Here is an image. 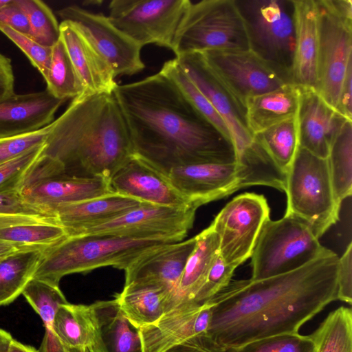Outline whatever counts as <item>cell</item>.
<instances>
[{
  "label": "cell",
  "mask_w": 352,
  "mask_h": 352,
  "mask_svg": "<svg viewBox=\"0 0 352 352\" xmlns=\"http://www.w3.org/2000/svg\"><path fill=\"white\" fill-rule=\"evenodd\" d=\"M339 257L328 252L304 266L270 278L231 281L214 296L208 329L217 352L272 336L298 333L338 300Z\"/></svg>",
  "instance_id": "cell-1"
},
{
  "label": "cell",
  "mask_w": 352,
  "mask_h": 352,
  "mask_svg": "<svg viewBox=\"0 0 352 352\" xmlns=\"http://www.w3.org/2000/svg\"><path fill=\"white\" fill-rule=\"evenodd\" d=\"M113 93L127 125L134 156L166 175L181 166L236 163L232 142L162 72L117 85Z\"/></svg>",
  "instance_id": "cell-2"
},
{
  "label": "cell",
  "mask_w": 352,
  "mask_h": 352,
  "mask_svg": "<svg viewBox=\"0 0 352 352\" xmlns=\"http://www.w3.org/2000/svg\"><path fill=\"white\" fill-rule=\"evenodd\" d=\"M43 155L59 161L66 174L111 177L134 155L129 132L113 93L72 100L53 122Z\"/></svg>",
  "instance_id": "cell-3"
},
{
  "label": "cell",
  "mask_w": 352,
  "mask_h": 352,
  "mask_svg": "<svg viewBox=\"0 0 352 352\" xmlns=\"http://www.w3.org/2000/svg\"><path fill=\"white\" fill-rule=\"evenodd\" d=\"M162 238H133L111 234L68 235L48 248L33 276L59 285L65 276L111 266L125 270L151 249L175 243Z\"/></svg>",
  "instance_id": "cell-4"
},
{
  "label": "cell",
  "mask_w": 352,
  "mask_h": 352,
  "mask_svg": "<svg viewBox=\"0 0 352 352\" xmlns=\"http://www.w3.org/2000/svg\"><path fill=\"white\" fill-rule=\"evenodd\" d=\"M249 50L293 83L295 29L293 0H234Z\"/></svg>",
  "instance_id": "cell-5"
},
{
  "label": "cell",
  "mask_w": 352,
  "mask_h": 352,
  "mask_svg": "<svg viewBox=\"0 0 352 352\" xmlns=\"http://www.w3.org/2000/svg\"><path fill=\"white\" fill-rule=\"evenodd\" d=\"M285 215L306 223L319 239L339 220L341 204L336 199L327 158L299 146L287 172Z\"/></svg>",
  "instance_id": "cell-6"
},
{
  "label": "cell",
  "mask_w": 352,
  "mask_h": 352,
  "mask_svg": "<svg viewBox=\"0 0 352 352\" xmlns=\"http://www.w3.org/2000/svg\"><path fill=\"white\" fill-rule=\"evenodd\" d=\"M316 2L318 50L314 89L338 111L344 79L352 69V1Z\"/></svg>",
  "instance_id": "cell-7"
},
{
  "label": "cell",
  "mask_w": 352,
  "mask_h": 352,
  "mask_svg": "<svg viewBox=\"0 0 352 352\" xmlns=\"http://www.w3.org/2000/svg\"><path fill=\"white\" fill-rule=\"evenodd\" d=\"M210 50H249L234 0L190 1L183 16L172 48L175 57Z\"/></svg>",
  "instance_id": "cell-8"
},
{
  "label": "cell",
  "mask_w": 352,
  "mask_h": 352,
  "mask_svg": "<svg viewBox=\"0 0 352 352\" xmlns=\"http://www.w3.org/2000/svg\"><path fill=\"white\" fill-rule=\"evenodd\" d=\"M328 250L300 219L288 215L276 221L269 219L262 228L250 257V279L256 280L288 273Z\"/></svg>",
  "instance_id": "cell-9"
},
{
  "label": "cell",
  "mask_w": 352,
  "mask_h": 352,
  "mask_svg": "<svg viewBox=\"0 0 352 352\" xmlns=\"http://www.w3.org/2000/svg\"><path fill=\"white\" fill-rule=\"evenodd\" d=\"M213 304L180 303L138 331L142 352H217L208 334Z\"/></svg>",
  "instance_id": "cell-10"
},
{
  "label": "cell",
  "mask_w": 352,
  "mask_h": 352,
  "mask_svg": "<svg viewBox=\"0 0 352 352\" xmlns=\"http://www.w3.org/2000/svg\"><path fill=\"white\" fill-rule=\"evenodd\" d=\"M190 0H113L111 23L142 47L156 45L172 50Z\"/></svg>",
  "instance_id": "cell-11"
},
{
  "label": "cell",
  "mask_w": 352,
  "mask_h": 352,
  "mask_svg": "<svg viewBox=\"0 0 352 352\" xmlns=\"http://www.w3.org/2000/svg\"><path fill=\"white\" fill-rule=\"evenodd\" d=\"M270 208L263 195L245 192L234 197L210 226L219 241V254L236 268L251 257L258 236L270 219Z\"/></svg>",
  "instance_id": "cell-12"
},
{
  "label": "cell",
  "mask_w": 352,
  "mask_h": 352,
  "mask_svg": "<svg viewBox=\"0 0 352 352\" xmlns=\"http://www.w3.org/2000/svg\"><path fill=\"white\" fill-rule=\"evenodd\" d=\"M197 208L144 203L102 224L72 234H111L133 238H162L181 241L192 228Z\"/></svg>",
  "instance_id": "cell-13"
},
{
  "label": "cell",
  "mask_w": 352,
  "mask_h": 352,
  "mask_svg": "<svg viewBox=\"0 0 352 352\" xmlns=\"http://www.w3.org/2000/svg\"><path fill=\"white\" fill-rule=\"evenodd\" d=\"M201 54L212 72L245 112V102L250 98L287 84L250 50H210Z\"/></svg>",
  "instance_id": "cell-14"
},
{
  "label": "cell",
  "mask_w": 352,
  "mask_h": 352,
  "mask_svg": "<svg viewBox=\"0 0 352 352\" xmlns=\"http://www.w3.org/2000/svg\"><path fill=\"white\" fill-rule=\"evenodd\" d=\"M62 21L76 24L107 63L116 77L133 75L145 67L142 47L116 28L108 16L93 13L77 6L57 12Z\"/></svg>",
  "instance_id": "cell-15"
},
{
  "label": "cell",
  "mask_w": 352,
  "mask_h": 352,
  "mask_svg": "<svg viewBox=\"0 0 352 352\" xmlns=\"http://www.w3.org/2000/svg\"><path fill=\"white\" fill-rule=\"evenodd\" d=\"M188 78L209 101L228 129L236 156L254 140L245 119V112L212 72L201 53H189L175 57Z\"/></svg>",
  "instance_id": "cell-16"
},
{
  "label": "cell",
  "mask_w": 352,
  "mask_h": 352,
  "mask_svg": "<svg viewBox=\"0 0 352 352\" xmlns=\"http://www.w3.org/2000/svg\"><path fill=\"white\" fill-rule=\"evenodd\" d=\"M195 244V236L186 241L162 244L146 252L124 270V285L160 286L172 296L175 307L179 298V282Z\"/></svg>",
  "instance_id": "cell-17"
},
{
  "label": "cell",
  "mask_w": 352,
  "mask_h": 352,
  "mask_svg": "<svg viewBox=\"0 0 352 352\" xmlns=\"http://www.w3.org/2000/svg\"><path fill=\"white\" fill-rule=\"evenodd\" d=\"M167 177L197 208L241 188L236 163L181 166L172 168Z\"/></svg>",
  "instance_id": "cell-18"
},
{
  "label": "cell",
  "mask_w": 352,
  "mask_h": 352,
  "mask_svg": "<svg viewBox=\"0 0 352 352\" xmlns=\"http://www.w3.org/2000/svg\"><path fill=\"white\" fill-rule=\"evenodd\" d=\"M109 184L113 192L144 203L195 208L173 186L167 175L134 155L111 177Z\"/></svg>",
  "instance_id": "cell-19"
},
{
  "label": "cell",
  "mask_w": 352,
  "mask_h": 352,
  "mask_svg": "<svg viewBox=\"0 0 352 352\" xmlns=\"http://www.w3.org/2000/svg\"><path fill=\"white\" fill-rule=\"evenodd\" d=\"M29 203L52 211L56 206L78 202L113 192L109 180L94 176L58 173L23 181L19 190Z\"/></svg>",
  "instance_id": "cell-20"
},
{
  "label": "cell",
  "mask_w": 352,
  "mask_h": 352,
  "mask_svg": "<svg viewBox=\"0 0 352 352\" xmlns=\"http://www.w3.org/2000/svg\"><path fill=\"white\" fill-rule=\"evenodd\" d=\"M346 120L314 89L300 87L298 111L300 148L317 157L327 158L333 140Z\"/></svg>",
  "instance_id": "cell-21"
},
{
  "label": "cell",
  "mask_w": 352,
  "mask_h": 352,
  "mask_svg": "<svg viewBox=\"0 0 352 352\" xmlns=\"http://www.w3.org/2000/svg\"><path fill=\"white\" fill-rule=\"evenodd\" d=\"M43 91L0 98V137L14 136L40 130L54 122L65 102Z\"/></svg>",
  "instance_id": "cell-22"
},
{
  "label": "cell",
  "mask_w": 352,
  "mask_h": 352,
  "mask_svg": "<svg viewBox=\"0 0 352 352\" xmlns=\"http://www.w3.org/2000/svg\"><path fill=\"white\" fill-rule=\"evenodd\" d=\"M101 302L60 305L54 320V329L68 349L86 352H109L102 331Z\"/></svg>",
  "instance_id": "cell-23"
},
{
  "label": "cell",
  "mask_w": 352,
  "mask_h": 352,
  "mask_svg": "<svg viewBox=\"0 0 352 352\" xmlns=\"http://www.w3.org/2000/svg\"><path fill=\"white\" fill-rule=\"evenodd\" d=\"M60 33L85 94L113 93L118 85L116 76L80 28L64 20L60 23Z\"/></svg>",
  "instance_id": "cell-24"
},
{
  "label": "cell",
  "mask_w": 352,
  "mask_h": 352,
  "mask_svg": "<svg viewBox=\"0 0 352 352\" xmlns=\"http://www.w3.org/2000/svg\"><path fill=\"white\" fill-rule=\"evenodd\" d=\"M144 203L133 197L111 193L60 204L52 211L58 225L64 228L69 235H72L112 220Z\"/></svg>",
  "instance_id": "cell-25"
},
{
  "label": "cell",
  "mask_w": 352,
  "mask_h": 352,
  "mask_svg": "<svg viewBox=\"0 0 352 352\" xmlns=\"http://www.w3.org/2000/svg\"><path fill=\"white\" fill-rule=\"evenodd\" d=\"M295 47L293 84L315 89L318 50L316 0H293Z\"/></svg>",
  "instance_id": "cell-26"
},
{
  "label": "cell",
  "mask_w": 352,
  "mask_h": 352,
  "mask_svg": "<svg viewBox=\"0 0 352 352\" xmlns=\"http://www.w3.org/2000/svg\"><path fill=\"white\" fill-rule=\"evenodd\" d=\"M115 297L116 306L135 330L155 324L174 307L170 294L153 285L126 284Z\"/></svg>",
  "instance_id": "cell-27"
},
{
  "label": "cell",
  "mask_w": 352,
  "mask_h": 352,
  "mask_svg": "<svg viewBox=\"0 0 352 352\" xmlns=\"http://www.w3.org/2000/svg\"><path fill=\"white\" fill-rule=\"evenodd\" d=\"M300 87L287 83L250 98L245 102L247 126L254 135L298 115Z\"/></svg>",
  "instance_id": "cell-28"
},
{
  "label": "cell",
  "mask_w": 352,
  "mask_h": 352,
  "mask_svg": "<svg viewBox=\"0 0 352 352\" xmlns=\"http://www.w3.org/2000/svg\"><path fill=\"white\" fill-rule=\"evenodd\" d=\"M68 235L54 217L0 214V243L21 248L51 247Z\"/></svg>",
  "instance_id": "cell-29"
},
{
  "label": "cell",
  "mask_w": 352,
  "mask_h": 352,
  "mask_svg": "<svg viewBox=\"0 0 352 352\" xmlns=\"http://www.w3.org/2000/svg\"><path fill=\"white\" fill-rule=\"evenodd\" d=\"M195 237V246L187 259L179 282L176 305L193 302L219 253V237L210 225Z\"/></svg>",
  "instance_id": "cell-30"
},
{
  "label": "cell",
  "mask_w": 352,
  "mask_h": 352,
  "mask_svg": "<svg viewBox=\"0 0 352 352\" xmlns=\"http://www.w3.org/2000/svg\"><path fill=\"white\" fill-rule=\"evenodd\" d=\"M22 294L43 322L45 333L38 352H85L67 349L54 329V320L58 307L67 302L59 285L32 278Z\"/></svg>",
  "instance_id": "cell-31"
},
{
  "label": "cell",
  "mask_w": 352,
  "mask_h": 352,
  "mask_svg": "<svg viewBox=\"0 0 352 352\" xmlns=\"http://www.w3.org/2000/svg\"><path fill=\"white\" fill-rule=\"evenodd\" d=\"M48 248H23L0 259V306L12 302L22 294Z\"/></svg>",
  "instance_id": "cell-32"
},
{
  "label": "cell",
  "mask_w": 352,
  "mask_h": 352,
  "mask_svg": "<svg viewBox=\"0 0 352 352\" xmlns=\"http://www.w3.org/2000/svg\"><path fill=\"white\" fill-rule=\"evenodd\" d=\"M336 201L352 194V121L346 120L333 140L327 157Z\"/></svg>",
  "instance_id": "cell-33"
},
{
  "label": "cell",
  "mask_w": 352,
  "mask_h": 352,
  "mask_svg": "<svg viewBox=\"0 0 352 352\" xmlns=\"http://www.w3.org/2000/svg\"><path fill=\"white\" fill-rule=\"evenodd\" d=\"M254 138L287 174L299 148L298 115L254 135Z\"/></svg>",
  "instance_id": "cell-34"
},
{
  "label": "cell",
  "mask_w": 352,
  "mask_h": 352,
  "mask_svg": "<svg viewBox=\"0 0 352 352\" xmlns=\"http://www.w3.org/2000/svg\"><path fill=\"white\" fill-rule=\"evenodd\" d=\"M314 352H352V311L341 306L328 314L310 335Z\"/></svg>",
  "instance_id": "cell-35"
},
{
  "label": "cell",
  "mask_w": 352,
  "mask_h": 352,
  "mask_svg": "<svg viewBox=\"0 0 352 352\" xmlns=\"http://www.w3.org/2000/svg\"><path fill=\"white\" fill-rule=\"evenodd\" d=\"M45 80L46 89L58 99L67 100L85 94V87L60 38L52 47L50 67Z\"/></svg>",
  "instance_id": "cell-36"
},
{
  "label": "cell",
  "mask_w": 352,
  "mask_h": 352,
  "mask_svg": "<svg viewBox=\"0 0 352 352\" xmlns=\"http://www.w3.org/2000/svg\"><path fill=\"white\" fill-rule=\"evenodd\" d=\"M29 21L30 36L40 45L52 47L60 39V23L52 10L40 0H16Z\"/></svg>",
  "instance_id": "cell-37"
},
{
  "label": "cell",
  "mask_w": 352,
  "mask_h": 352,
  "mask_svg": "<svg viewBox=\"0 0 352 352\" xmlns=\"http://www.w3.org/2000/svg\"><path fill=\"white\" fill-rule=\"evenodd\" d=\"M179 87L195 108L218 131L230 139L227 126L209 102L182 70L175 58L165 62L160 70Z\"/></svg>",
  "instance_id": "cell-38"
},
{
  "label": "cell",
  "mask_w": 352,
  "mask_h": 352,
  "mask_svg": "<svg viewBox=\"0 0 352 352\" xmlns=\"http://www.w3.org/2000/svg\"><path fill=\"white\" fill-rule=\"evenodd\" d=\"M114 301V300H113ZM102 302L100 310L102 318L103 336L108 338L109 352H142L140 337L114 302L113 314H103ZM134 329V328H133Z\"/></svg>",
  "instance_id": "cell-39"
},
{
  "label": "cell",
  "mask_w": 352,
  "mask_h": 352,
  "mask_svg": "<svg viewBox=\"0 0 352 352\" xmlns=\"http://www.w3.org/2000/svg\"><path fill=\"white\" fill-rule=\"evenodd\" d=\"M226 352H314L309 336L298 333H283L254 340Z\"/></svg>",
  "instance_id": "cell-40"
},
{
  "label": "cell",
  "mask_w": 352,
  "mask_h": 352,
  "mask_svg": "<svg viewBox=\"0 0 352 352\" xmlns=\"http://www.w3.org/2000/svg\"><path fill=\"white\" fill-rule=\"evenodd\" d=\"M45 143L0 164V191L19 190L27 173L42 155Z\"/></svg>",
  "instance_id": "cell-41"
},
{
  "label": "cell",
  "mask_w": 352,
  "mask_h": 352,
  "mask_svg": "<svg viewBox=\"0 0 352 352\" xmlns=\"http://www.w3.org/2000/svg\"><path fill=\"white\" fill-rule=\"evenodd\" d=\"M0 31L25 54L45 79L50 67L52 47L43 46L28 35L2 23H0Z\"/></svg>",
  "instance_id": "cell-42"
},
{
  "label": "cell",
  "mask_w": 352,
  "mask_h": 352,
  "mask_svg": "<svg viewBox=\"0 0 352 352\" xmlns=\"http://www.w3.org/2000/svg\"><path fill=\"white\" fill-rule=\"evenodd\" d=\"M234 270L235 268L228 265L219 253L193 302L202 305L210 300L230 284Z\"/></svg>",
  "instance_id": "cell-43"
},
{
  "label": "cell",
  "mask_w": 352,
  "mask_h": 352,
  "mask_svg": "<svg viewBox=\"0 0 352 352\" xmlns=\"http://www.w3.org/2000/svg\"><path fill=\"white\" fill-rule=\"evenodd\" d=\"M50 128V124L40 130L25 134L0 137V164L43 144L46 141Z\"/></svg>",
  "instance_id": "cell-44"
},
{
  "label": "cell",
  "mask_w": 352,
  "mask_h": 352,
  "mask_svg": "<svg viewBox=\"0 0 352 352\" xmlns=\"http://www.w3.org/2000/svg\"><path fill=\"white\" fill-rule=\"evenodd\" d=\"M0 214L55 218L51 211L28 202L19 190L0 191Z\"/></svg>",
  "instance_id": "cell-45"
},
{
  "label": "cell",
  "mask_w": 352,
  "mask_h": 352,
  "mask_svg": "<svg viewBox=\"0 0 352 352\" xmlns=\"http://www.w3.org/2000/svg\"><path fill=\"white\" fill-rule=\"evenodd\" d=\"M338 300L352 304V243L350 242L339 258L338 269Z\"/></svg>",
  "instance_id": "cell-46"
},
{
  "label": "cell",
  "mask_w": 352,
  "mask_h": 352,
  "mask_svg": "<svg viewBox=\"0 0 352 352\" xmlns=\"http://www.w3.org/2000/svg\"><path fill=\"white\" fill-rule=\"evenodd\" d=\"M0 23L28 35L29 21L24 10L18 5L16 0L12 1L0 10Z\"/></svg>",
  "instance_id": "cell-47"
},
{
  "label": "cell",
  "mask_w": 352,
  "mask_h": 352,
  "mask_svg": "<svg viewBox=\"0 0 352 352\" xmlns=\"http://www.w3.org/2000/svg\"><path fill=\"white\" fill-rule=\"evenodd\" d=\"M14 76L12 61L0 52V98L13 93Z\"/></svg>",
  "instance_id": "cell-48"
},
{
  "label": "cell",
  "mask_w": 352,
  "mask_h": 352,
  "mask_svg": "<svg viewBox=\"0 0 352 352\" xmlns=\"http://www.w3.org/2000/svg\"><path fill=\"white\" fill-rule=\"evenodd\" d=\"M7 352H38V351L32 346L23 344L12 339Z\"/></svg>",
  "instance_id": "cell-49"
},
{
  "label": "cell",
  "mask_w": 352,
  "mask_h": 352,
  "mask_svg": "<svg viewBox=\"0 0 352 352\" xmlns=\"http://www.w3.org/2000/svg\"><path fill=\"white\" fill-rule=\"evenodd\" d=\"M12 339V336L8 332L0 329V352H7Z\"/></svg>",
  "instance_id": "cell-50"
},
{
  "label": "cell",
  "mask_w": 352,
  "mask_h": 352,
  "mask_svg": "<svg viewBox=\"0 0 352 352\" xmlns=\"http://www.w3.org/2000/svg\"><path fill=\"white\" fill-rule=\"evenodd\" d=\"M23 249L21 248H18L16 246L0 243V259L5 258L6 256L11 254L12 253L20 250Z\"/></svg>",
  "instance_id": "cell-51"
},
{
  "label": "cell",
  "mask_w": 352,
  "mask_h": 352,
  "mask_svg": "<svg viewBox=\"0 0 352 352\" xmlns=\"http://www.w3.org/2000/svg\"><path fill=\"white\" fill-rule=\"evenodd\" d=\"M12 0H0V10L8 5Z\"/></svg>",
  "instance_id": "cell-52"
}]
</instances>
